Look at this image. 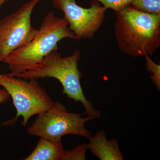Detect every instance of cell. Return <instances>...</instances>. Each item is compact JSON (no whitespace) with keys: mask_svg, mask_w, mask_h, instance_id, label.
<instances>
[{"mask_svg":"<svg viewBox=\"0 0 160 160\" xmlns=\"http://www.w3.org/2000/svg\"><path fill=\"white\" fill-rule=\"evenodd\" d=\"M102 4L106 9H112L114 12L120 11L131 5L133 0H96Z\"/></svg>","mask_w":160,"mask_h":160,"instance_id":"13","label":"cell"},{"mask_svg":"<svg viewBox=\"0 0 160 160\" xmlns=\"http://www.w3.org/2000/svg\"><path fill=\"white\" fill-rule=\"evenodd\" d=\"M41 0H30L13 13L0 20V63L15 50L25 46L36 34L31 15Z\"/></svg>","mask_w":160,"mask_h":160,"instance_id":"6","label":"cell"},{"mask_svg":"<svg viewBox=\"0 0 160 160\" xmlns=\"http://www.w3.org/2000/svg\"><path fill=\"white\" fill-rule=\"evenodd\" d=\"M64 150L62 143L40 138L34 150L23 160H62Z\"/></svg>","mask_w":160,"mask_h":160,"instance_id":"9","label":"cell"},{"mask_svg":"<svg viewBox=\"0 0 160 160\" xmlns=\"http://www.w3.org/2000/svg\"><path fill=\"white\" fill-rule=\"evenodd\" d=\"M0 86L9 93L16 109V116L10 123L15 122L21 116L22 125L25 127L32 117L47 111L55 103L35 79L26 80L0 74Z\"/></svg>","mask_w":160,"mask_h":160,"instance_id":"5","label":"cell"},{"mask_svg":"<svg viewBox=\"0 0 160 160\" xmlns=\"http://www.w3.org/2000/svg\"><path fill=\"white\" fill-rule=\"evenodd\" d=\"M131 6L143 12L160 14V0H133Z\"/></svg>","mask_w":160,"mask_h":160,"instance_id":"10","label":"cell"},{"mask_svg":"<svg viewBox=\"0 0 160 160\" xmlns=\"http://www.w3.org/2000/svg\"><path fill=\"white\" fill-rule=\"evenodd\" d=\"M10 95L6 89L4 88L0 89V105L8 101Z\"/></svg>","mask_w":160,"mask_h":160,"instance_id":"14","label":"cell"},{"mask_svg":"<svg viewBox=\"0 0 160 160\" xmlns=\"http://www.w3.org/2000/svg\"><path fill=\"white\" fill-rule=\"evenodd\" d=\"M87 144L83 143L70 150L64 149L62 160H85L87 152Z\"/></svg>","mask_w":160,"mask_h":160,"instance_id":"11","label":"cell"},{"mask_svg":"<svg viewBox=\"0 0 160 160\" xmlns=\"http://www.w3.org/2000/svg\"><path fill=\"white\" fill-rule=\"evenodd\" d=\"M53 6L64 13L69 29L77 40L91 39L102 25L107 9L99 2L92 0L90 7L83 8L75 0H52Z\"/></svg>","mask_w":160,"mask_h":160,"instance_id":"7","label":"cell"},{"mask_svg":"<svg viewBox=\"0 0 160 160\" xmlns=\"http://www.w3.org/2000/svg\"><path fill=\"white\" fill-rule=\"evenodd\" d=\"M146 60V69L152 74L150 78L157 89L160 91V65L154 62L149 56H145Z\"/></svg>","mask_w":160,"mask_h":160,"instance_id":"12","label":"cell"},{"mask_svg":"<svg viewBox=\"0 0 160 160\" xmlns=\"http://www.w3.org/2000/svg\"><path fill=\"white\" fill-rule=\"evenodd\" d=\"M57 50L52 52L27 71L12 76L26 80L46 78L56 79L62 84L64 94L76 102L82 103L85 110L83 114L93 119L98 118L101 112L96 110L91 102L86 98L81 86L82 73L78 68L81 52L76 50L71 55L63 57Z\"/></svg>","mask_w":160,"mask_h":160,"instance_id":"2","label":"cell"},{"mask_svg":"<svg viewBox=\"0 0 160 160\" xmlns=\"http://www.w3.org/2000/svg\"><path fill=\"white\" fill-rule=\"evenodd\" d=\"M11 1V0H0V8L2 6L3 4H4L6 1Z\"/></svg>","mask_w":160,"mask_h":160,"instance_id":"15","label":"cell"},{"mask_svg":"<svg viewBox=\"0 0 160 160\" xmlns=\"http://www.w3.org/2000/svg\"><path fill=\"white\" fill-rule=\"evenodd\" d=\"M82 115L69 112L62 103L55 102L49 110L38 115L27 129V132L55 143H62V138L68 134L89 138L92 134L86 129L85 124L93 119L82 117Z\"/></svg>","mask_w":160,"mask_h":160,"instance_id":"4","label":"cell"},{"mask_svg":"<svg viewBox=\"0 0 160 160\" xmlns=\"http://www.w3.org/2000/svg\"><path fill=\"white\" fill-rule=\"evenodd\" d=\"M87 148L92 153L101 160H123L117 140L115 138L107 139L103 130L97 132L89 138Z\"/></svg>","mask_w":160,"mask_h":160,"instance_id":"8","label":"cell"},{"mask_svg":"<svg viewBox=\"0 0 160 160\" xmlns=\"http://www.w3.org/2000/svg\"><path fill=\"white\" fill-rule=\"evenodd\" d=\"M64 38L77 40L65 18L57 17L53 11L48 12L33 38L3 61L10 70L8 74L13 76L27 71L52 52L58 50V43Z\"/></svg>","mask_w":160,"mask_h":160,"instance_id":"3","label":"cell"},{"mask_svg":"<svg viewBox=\"0 0 160 160\" xmlns=\"http://www.w3.org/2000/svg\"><path fill=\"white\" fill-rule=\"evenodd\" d=\"M115 12V37L121 51L133 58L153 55L160 47V14L131 5Z\"/></svg>","mask_w":160,"mask_h":160,"instance_id":"1","label":"cell"}]
</instances>
